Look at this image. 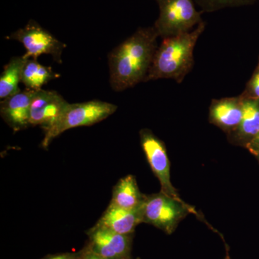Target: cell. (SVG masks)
Segmentation results:
<instances>
[{"instance_id":"cell-13","label":"cell","mask_w":259,"mask_h":259,"mask_svg":"<svg viewBox=\"0 0 259 259\" xmlns=\"http://www.w3.org/2000/svg\"><path fill=\"white\" fill-rule=\"evenodd\" d=\"M145 197L146 194L140 191L136 177L127 175L120 179L113 187L110 204L127 210H136L142 205Z\"/></svg>"},{"instance_id":"cell-24","label":"cell","mask_w":259,"mask_h":259,"mask_svg":"<svg viewBox=\"0 0 259 259\" xmlns=\"http://www.w3.org/2000/svg\"><path fill=\"white\" fill-rule=\"evenodd\" d=\"M258 68H259V65H258Z\"/></svg>"},{"instance_id":"cell-7","label":"cell","mask_w":259,"mask_h":259,"mask_svg":"<svg viewBox=\"0 0 259 259\" xmlns=\"http://www.w3.org/2000/svg\"><path fill=\"white\" fill-rule=\"evenodd\" d=\"M140 139L148 163L161 184V192L179 200H182L176 189L172 185L170 172L171 166L164 143L151 130L147 128L140 131Z\"/></svg>"},{"instance_id":"cell-4","label":"cell","mask_w":259,"mask_h":259,"mask_svg":"<svg viewBox=\"0 0 259 259\" xmlns=\"http://www.w3.org/2000/svg\"><path fill=\"white\" fill-rule=\"evenodd\" d=\"M140 211L142 223L152 225L167 234H171L193 208L183 200L160 192L146 195Z\"/></svg>"},{"instance_id":"cell-23","label":"cell","mask_w":259,"mask_h":259,"mask_svg":"<svg viewBox=\"0 0 259 259\" xmlns=\"http://www.w3.org/2000/svg\"><path fill=\"white\" fill-rule=\"evenodd\" d=\"M136 259H141V258H136Z\"/></svg>"},{"instance_id":"cell-19","label":"cell","mask_w":259,"mask_h":259,"mask_svg":"<svg viewBox=\"0 0 259 259\" xmlns=\"http://www.w3.org/2000/svg\"><path fill=\"white\" fill-rule=\"evenodd\" d=\"M245 146L252 154L254 155L255 157L259 156V132Z\"/></svg>"},{"instance_id":"cell-10","label":"cell","mask_w":259,"mask_h":259,"mask_svg":"<svg viewBox=\"0 0 259 259\" xmlns=\"http://www.w3.org/2000/svg\"><path fill=\"white\" fill-rule=\"evenodd\" d=\"M36 91L26 89L1 102L2 117L15 132L30 125V107Z\"/></svg>"},{"instance_id":"cell-20","label":"cell","mask_w":259,"mask_h":259,"mask_svg":"<svg viewBox=\"0 0 259 259\" xmlns=\"http://www.w3.org/2000/svg\"><path fill=\"white\" fill-rule=\"evenodd\" d=\"M80 255H81V252L78 253H62L48 255V256L42 259H79Z\"/></svg>"},{"instance_id":"cell-15","label":"cell","mask_w":259,"mask_h":259,"mask_svg":"<svg viewBox=\"0 0 259 259\" xmlns=\"http://www.w3.org/2000/svg\"><path fill=\"white\" fill-rule=\"evenodd\" d=\"M28 59L23 56H15L5 65L0 76V99L5 100L20 93L19 83L21 82L22 73Z\"/></svg>"},{"instance_id":"cell-16","label":"cell","mask_w":259,"mask_h":259,"mask_svg":"<svg viewBox=\"0 0 259 259\" xmlns=\"http://www.w3.org/2000/svg\"><path fill=\"white\" fill-rule=\"evenodd\" d=\"M57 75L51 68L37 62V59H28L22 73L21 82L27 89L32 90H42V87Z\"/></svg>"},{"instance_id":"cell-6","label":"cell","mask_w":259,"mask_h":259,"mask_svg":"<svg viewBox=\"0 0 259 259\" xmlns=\"http://www.w3.org/2000/svg\"><path fill=\"white\" fill-rule=\"evenodd\" d=\"M8 38L23 44L26 49V53L23 56L25 59H37L46 54L52 56L59 64L62 62L61 56L66 44L58 40L35 20H30L23 28L10 34Z\"/></svg>"},{"instance_id":"cell-2","label":"cell","mask_w":259,"mask_h":259,"mask_svg":"<svg viewBox=\"0 0 259 259\" xmlns=\"http://www.w3.org/2000/svg\"><path fill=\"white\" fill-rule=\"evenodd\" d=\"M202 21L191 31L163 38L156 49L146 81L171 79L183 81L194 66V50L205 29Z\"/></svg>"},{"instance_id":"cell-9","label":"cell","mask_w":259,"mask_h":259,"mask_svg":"<svg viewBox=\"0 0 259 259\" xmlns=\"http://www.w3.org/2000/svg\"><path fill=\"white\" fill-rule=\"evenodd\" d=\"M68 104L57 92L37 90L30 107V125L40 126L45 131L55 123Z\"/></svg>"},{"instance_id":"cell-22","label":"cell","mask_w":259,"mask_h":259,"mask_svg":"<svg viewBox=\"0 0 259 259\" xmlns=\"http://www.w3.org/2000/svg\"><path fill=\"white\" fill-rule=\"evenodd\" d=\"M256 158H257V159H258V161H259V156H256Z\"/></svg>"},{"instance_id":"cell-8","label":"cell","mask_w":259,"mask_h":259,"mask_svg":"<svg viewBox=\"0 0 259 259\" xmlns=\"http://www.w3.org/2000/svg\"><path fill=\"white\" fill-rule=\"evenodd\" d=\"M88 248L107 259H129L132 235H122L94 226L88 232Z\"/></svg>"},{"instance_id":"cell-18","label":"cell","mask_w":259,"mask_h":259,"mask_svg":"<svg viewBox=\"0 0 259 259\" xmlns=\"http://www.w3.org/2000/svg\"><path fill=\"white\" fill-rule=\"evenodd\" d=\"M242 97L259 99V68L252 76Z\"/></svg>"},{"instance_id":"cell-11","label":"cell","mask_w":259,"mask_h":259,"mask_svg":"<svg viewBox=\"0 0 259 259\" xmlns=\"http://www.w3.org/2000/svg\"><path fill=\"white\" fill-rule=\"evenodd\" d=\"M243 115L242 97H227L212 100L209 107V121L226 132H234Z\"/></svg>"},{"instance_id":"cell-21","label":"cell","mask_w":259,"mask_h":259,"mask_svg":"<svg viewBox=\"0 0 259 259\" xmlns=\"http://www.w3.org/2000/svg\"><path fill=\"white\" fill-rule=\"evenodd\" d=\"M79 259H107L101 256V255L97 254L90 248H86L83 251L81 252Z\"/></svg>"},{"instance_id":"cell-14","label":"cell","mask_w":259,"mask_h":259,"mask_svg":"<svg viewBox=\"0 0 259 259\" xmlns=\"http://www.w3.org/2000/svg\"><path fill=\"white\" fill-rule=\"evenodd\" d=\"M243 115L241 123L234 131L235 142L245 146L259 132V99L242 97Z\"/></svg>"},{"instance_id":"cell-17","label":"cell","mask_w":259,"mask_h":259,"mask_svg":"<svg viewBox=\"0 0 259 259\" xmlns=\"http://www.w3.org/2000/svg\"><path fill=\"white\" fill-rule=\"evenodd\" d=\"M204 12H214L227 8L252 5L256 0H194Z\"/></svg>"},{"instance_id":"cell-1","label":"cell","mask_w":259,"mask_h":259,"mask_svg":"<svg viewBox=\"0 0 259 259\" xmlns=\"http://www.w3.org/2000/svg\"><path fill=\"white\" fill-rule=\"evenodd\" d=\"M159 37L154 27L140 28L109 54L110 83L122 92L146 81Z\"/></svg>"},{"instance_id":"cell-3","label":"cell","mask_w":259,"mask_h":259,"mask_svg":"<svg viewBox=\"0 0 259 259\" xmlns=\"http://www.w3.org/2000/svg\"><path fill=\"white\" fill-rule=\"evenodd\" d=\"M117 109V105L100 100L68 104L55 123L45 130L42 148L49 147L53 140L67 130L95 125L115 113Z\"/></svg>"},{"instance_id":"cell-12","label":"cell","mask_w":259,"mask_h":259,"mask_svg":"<svg viewBox=\"0 0 259 259\" xmlns=\"http://www.w3.org/2000/svg\"><path fill=\"white\" fill-rule=\"evenodd\" d=\"M141 223H142V218L140 208L127 210L109 204L95 226L119 234L132 235L136 227Z\"/></svg>"},{"instance_id":"cell-5","label":"cell","mask_w":259,"mask_h":259,"mask_svg":"<svg viewBox=\"0 0 259 259\" xmlns=\"http://www.w3.org/2000/svg\"><path fill=\"white\" fill-rule=\"evenodd\" d=\"M159 15L154 27L159 37L175 36L191 31L203 20L194 0H156Z\"/></svg>"}]
</instances>
